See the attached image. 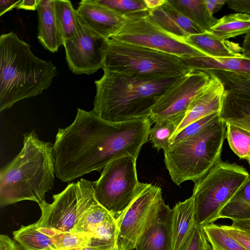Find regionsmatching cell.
Segmentation results:
<instances>
[{"label": "cell", "mask_w": 250, "mask_h": 250, "mask_svg": "<svg viewBox=\"0 0 250 250\" xmlns=\"http://www.w3.org/2000/svg\"><path fill=\"white\" fill-rule=\"evenodd\" d=\"M138 139L129 122H112L93 111L77 108L73 122L59 128L53 144L55 172L69 182L94 171H100L117 159L133 156Z\"/></svg>", "instance_id": "1"}, {"label": "cell", "mask_w": 250, "mask_h": 250, "mask_svg": "<svg viewBox=\"0 0 250 250\" xmlns=\"http://www.w3.org/2000/svg\"><path fill=\"white\" fill-rule=\"evenodd\" d=\"M182 76H139L104 70L103 76L95 81L93 110L112 122L149 118L153 106Z\"/></svg>", "instance_id": "2"}, {"label": "cell", "mask_w": 250, "mask_h": 250, "mask_svg": "<svg viewBox=\"0 0 250 250\" xmlns=\"http://www.w3.org/2000/svg\"><path fill=\"white\" fill-rule=\"evenodd\" d=\"M55 174L53 144L40 140L34 130L25 133L21 151L0 170V207L24 200L42 204Z\"/></svg>", "instance_id": "3"}, {"label": "cell", "mask_w": 250, "mask_h": 250, "mask_svg": "<svg viewBox=\"0 0 250 250\" xmlns=\"http://www.w3.org/2000/svg\"><path fill=\"white\" fill-rule=\"evenodd\" d=\"M50 61L37 57L13 32L0 37V112L16 102L42 94L57 75Z\"/></svg>", "instance_id": "4"}, {"label": "cell", "mask_w": 250, "mask_h": 250, "mask_svg": "<svg viewBox=\"0 0 250 250\" xmlns=\"http://www.w3.org/2000/svg\"><path fill=\"white\" fill-rule=\"evenodd\" d=\"M226 130V123L220 118L164 150V162L174 183L179 186L188 180L195 183L221 160Z\"/></svg>", "instance_id": "5"}, {"label": "cell", "mask_w": 250, "mask_h": 250, "mask_svg": "<svg viewBox=\"0 0 250 250\" xmlns=\"http://www.w3.org/2000/svg\"><path fill=\"white\" fill-rule=\"evenodd\" d=\"M242 166L220 160L193 189L195 222L199 228L212 223L250 176Z\"/></svg>", "instance_id": "6"}, {"label": "cell", "mask_w": 250, "mask_h": 250, "mask_svg": "<svg viewBox=\"0 0 250 250\" xmlns=\"http://www.w3.org/2000/svg\"><path fill=\"white\" fill-rule=\"evenodd\" d=\"M102 69L127 75L163 77L182 76L189 71L179 57L112 39L106 42Z\"/></svg>", "instance_id": "7"}, {"label": "cell", "mask_w": 250, "mask_h": 250, "mask_svg": "<svg viewBox=\"0 0 250 250\" xmlns=\"http://www.w3.org/2000/svg\"><path fill=\"white\" fill-rule=\"evenodd\" d=\"M93 182L97 200L117 221L135 199L140 188L136 159L127 156L112 161Z\"/></svg>", "instance_id": "8"}, {"label": "cell", "mask_w": 250, "mask_h": 250, "mask_svg": "<svg viewBox=\"0 0 250 250\" xmlns=\"http://www.w3.org/2000/svg\"><path fill=\"white\" fill-rule=\"evenodd\" d=\"M94 182L81 179L69 184L61 192L53 195V202L39 205L41 216L35 222L38 227L71 231L85 211L98 202Z\"/></svg>", "instance_id": "9"}, {"label": "cell", "mask_w": 250, "mask_h": 250, "mask_svg": "<svg viewBox=\"0 0 250 250\" xmlns=\"http://www.w3.org/2000/svg\"><path fill=\"white\" fill-rule=\"evenodd\" d=\"M125 16L124 25L110 39L180 58L206 56L184 41L162 30L152 20L148 10Z\"/></svg>", "instance_id": "10"}, {"label": "cell", "mask_w": 250, "mask_h": 250, "mask_svg": "<svg viewBox=\"0 0 250 250\" xmlns=\"http://www.w3.org/2000/svg\"><path fill=\"white\" fill-rule=\"evenodd\" d=\"M162 198L161 188L141 183L139 192L117 220V245L119 250H133L137 241L151 218Z\"/></svg>", "instance_id": "11"}, {"label": "cell", "mask_w": 250, "mask_h": 250, "mask_svg": "<svg viewBox=\"0 0 250 250\" xmlns=\"http://www.w3.org/2000/svg\"><path fill=\"white\" fill-rule=\"evenodd\" d=\"M210 74L192 70L180 77L151 110L149 119L156 123L184 117L192 100L207 86Z\"/></svg>", "instance_id": "12"}, {"label": "cell", "mask_w": 250, "mask_h": 250, "mask_svg": "<svg viewBox=\"0 0 250 250\" xmlns=\"http://www.w3.org/2000/svg\"><path fill=\"white\" fill-rule=\"evenodd\" d=\"M77 31L63 45L68 67L75 74L91 75L103 67L107 40L97 34L78 19Z\"/></svg>", "instance_id": "13"}, {"label": "cell", "mask_w": 250, "mask_h": 250, "mask_svg": "<svg viewBox=\"0 0 250 250\" xmlns=\"http://www.w3.org/2000/svg\"><path fill=\"white\" fill-rule=\"evenodd\" d=\"M211 72L224 87L220 118L250 131V79L246 75L227 71Z\"/></svg>", "instance_id": "14"}, {"label": "cell", "mask_w": 250, "mask_h": 250, "mask_svg": "<svg viewBox=\"0 0 250 250\" xmlns=\"http://www.w3.org/2000/svg\"><path fill=\"white\" fill-rule=\"evenodd\" d=\"M172 209L161 198L137 241L136 250H172Z\"/></svg>", "instance_id": "15"}, {"label": "cell", "mask_w": 250, "mask_h": 250, "mask_svg": "<svg viewBox=\"0 0 250 250\" xmlns=\"http://www.w3.org/2000/svg\"><path fill=\"white\" fill-rule=\"evenodd\" d=\"M79 20L105 39H109L123 26L125 16L120 15L92 0H83L76 9Z\"/></svg>", "instance_id": "16"}, {"label": "cell", "mask_w": 250, "mask_h": 250, "mask_svg": "<svg viewBox=\"0 0 250 250\" xmlns=\"http://www.w3.org/2000/svg\"><path fill=\"white\" fill-rule=\"evenodd\" d=\"M207 72L211 77L208 84L191 102L173 135L190 124L210 114L220 112L224 94L223 84L216 76L210 72Z\"/></svg>", "instance_id": "17"}, {"label": "cell", "mask_w": 250, "mask_h": 250, "mask_svg": "<svg viewBox=\"0 0 250 250\" xmlns=\"http://www.w3.org/2000/svg\"><path fill=\"white\" fill-rule=\"evenodd\" d=\"M37 11L39 41L49 51L56 52L64 41L57 25L54 0H39Z\"/></svg>", "instance_id": "18"}, {"label": "cell", "mask_w": 250, "mask_h": 250, "mask_svg": "<svg viewBox=\"0 0 250 250\" xmlns=\"http://www.w3.org/2000/svg\"><path fill=\"white\" fill-rule=\"evenodd\" d=\"M181 59L189 71L223 70L250 76V58L244 55L238 58H224L200 56Z\"/></svg>", "instance_id": "19"}, {"label": "cell", "mask_w": 250, "mask_h": 250, "mask_svg": "<svg viewBox=\"0 0 250 250\" xmlns=\"http://www.w3.org/2000/svg\"><path fill=\"white\" fill-rule=\"evenodd\" d=\"M184 41L205 55L213 58H238L243 56L239 44L221 41L209 32L188 36Z\"/></svg>", "instance_id": "20"}, {"label": "cell", "mask_w": 250, "mask_h": 250, "mask_svg": "<svg viewBox=\"0 0 250 250\" xmlns=\"http://www.w3.org/2000/svg\"><path fill=\"white\" fill-rule=\"evenodd\" d=\"M172 211V250H178L195 224L192 196L177 203Z\"/></svg>", "instance_id": "21"}, {"label": "cell", "mask_w": 250, "mask_h": 250, "mask_svg": "<svg viewBox=\"0 0 250 250\" xmlns=\"http://www.w3.org/2000/svg\"><path fill=\"white\" fill-rule=\"evenodd\" d=\"M183 15L206 32H210L218 19L208 12L205 0H168Z\"/></svg>", "instance_id": "22"}, {"label": "cell", "mask_w": 250, "mask_h": 250, "mask_svg": "<svg viewBox=\"0 0 250 250\" xmlns=\"http://www.w3.org/2000/svg\"><path fill=\"white\" fill-rule=\"evenodd\" d=\"M221 41L250 32V15L236 13L218 19L210 32Z\"/></svg>", "instance_id": "23"}, {"label": "cell", "mask_w": 250, "mask_h": 250, "mask_svg": "<svg viewBox=\"0 0 250 250\" xmlns=\"http://www.w3.org/2000/svg\"><path fill=\"white\" fill-rule=\"evenodd\" d=\"M13 235L23 250H57L53 239L42 232L35 223L22 225L13 232Z\"/></svg>", "instance_id": "24"}, {"label": "cell", "mask_w": 250, "mask_h": 250, "mask_svg": "<svg viewBox=\"0 0 250 250\" xmlns=\"http://www.w3.org/2000/svg\"><path fill=\"white\" fill-rule=\"evenodd\" d=\"M232 221L250 219V175L232 198L220 211L217 220Z\"/></svg>", "instance_id": "25"}, {"label": "cell", "mask_w": 250, "mask_h": 250, "mask_svg": "<svg viewBox=\"0 0 250 250\" xmlns=\"http://www.w3.org/2000/svg\"><path fill=\"white\" fill-rule=\"evenodd\" d=\"M54 8L57 25L64 41L72 38L79 24L76 10L67 0H54Z\"/></svg>", "instance_id": "26"}, {"label": "cell", "mask_w": 250, "mask_h": 250, "mask_svg": "<svg viewBox=\"0 0 250 250\" xmlns=\"http://www.w3.org/2000/svg\"><path fill=\"white\" fill-rule=\"evenodd\" d=\"M38 228L53 239L57 250H69L84 247L90 243L92 237L86 234L62 231L52 228Z\"/></svg>", "instance_id": "27"}, {"label": "cell", "mask_w": 250, "mask_h": 250, "mask_svg": "<svg viewBox=\"0 0 250 250\" xmlns=\"http://www.w3.org/2000/svg\"><path fill=\"white\" fill-rule=\"evenodd\" d=\"M112 216L97 202L85 211L71 232L92 236L100 224Z\"/></svg>", "instance_id": "28"}, {"label": "cell", "mask_w": 250, "mask_h": 250, "mask_svg": "<svg viewBox=\"0 0 250 250\" xmlns=\"http://www.w3.org/2000/svg\"><path fill=\"white\" fill-rule=\"evenodd\" d=\"M203 229L214 250H246L225 230L221 225L212 223Z\"/></svg>", "instance_id": "29"}, {"label": "cell", "mask_w": 250, "mask_h": 250, "mask_svg": "<svg viewBox=\"0 0 250 250\" xmlns=\"http://www.w3.org/2000/svg\"><path fill=\"white\" fill-rule=\"evenodd\" d=\"M185 117V116H184ZM184 117L173 121H165L155 123L149 131V140L153 146L157 150H166L170 145V139L175 133Z\"/></svg>", "instance_id": "30"}, {"label": "cell", "mask_w": 250, "mask_h": 250, "mask_svg": "<svg viewBox=\"0 0 250 250\" xmlns=\"http://www.w3.org/2000/svg\"><path fill=\"white\" fill-rule=\"evenodd\" d=\"M226 124V138L230 148L240 158L247 160L250 157V131Z\"/></svg>", "instance_id": "31"}, {"label": "cell", "mask_w": 250, "mask_h": 250, "mask_svg": "<svg viewBox=\"0 0 250 250\" xmlns=\"http://www.w3.org/2000/svg\"><path fill=\"white\" fill-rule=\"evenodd\" d=\"M148 13L152 20L159 27L171 36L183 41L188 36L177 25L162 6L148 10Z\"/></svg>", "instance_id": "32"}, {"label": "cell", "mask_w": 250, "mask_h": 250, "mask_svg": "<svg viewBox=\"0 0 250 250\" xmlns=\"http://www.w3.org/2000/svg\"><path fill=\"white\" fill-rule=\"evenodd\" d=\"M94 3L105 7L120 15H126L147 11L144 0H92Z\"/></svg>", "instance_id": "33"}, {"label": "cell", "mask_w": 250, "mask_h": 250, "mask_svg": "<svg viewBox=\"0 0 250 250\" xmlns=\"http://www.w3.org/2000/svg\"><path fill=\"white\" fill-rule=\"evenodd\" d=\"M220 118L219 113H215L190 124L170 138L169 146L199 133Z\"/></svg>", "instance_id": "34"}, {"label": "cell", "mask_w": 250, "mask_h": 250, "mask_svg": "<svg viewBox=\"0 0 250 250\" xmlns=\"http://www.w3.org/2000/svg\"><path fill=\"white\" fill-rule=\"evenodd\" d=\"M162 7L175 21L177 25L188 36L199 34L206 31L177 11L167 0Z\"/></svg>", "instance_id": "35"}, {"label": "cell", "mask_w": 250, "mask_h": 250, "mask_svg": "<svg viewBox=\"0 0 250 250\" xmlns=\"http://www.w3.org/2000/svg\"><path fill=\"white\" fill-rule=\"evenodd\" d=\"M207 241L203 228L195 224L178 250H202Z\"/></svg>", "instance_id": "36"}, {"label": "cell", "mask_w": 250, "mask_h": 250, "mask_svg": "<svg viewBox=\"0 0 250 250\" xmlns=\"http://www.w3.org/2000/svg\"><path fill=\"white\" fill-rule=\"evenodd\" d=\"M225 230L246 250H250V235L231 225H222Z\"/></svg>", "instance_id": "37"}, {"label": "cell", "mask_w": 250, "mask_h": 250, "mask_svg": "<svg viewBox=\"0 0 250 250\" xmlns=\"http://www.w3.org/2000/svg\"><path fill=\"white\" fill-rule=\"evenodd\" d=\"M226 3L237 13L250 15V0H226Z\"/></svg>", "instance_id": "38"}, {"label": "cell", "mask_w": 250, "mask_h": 250, "mask_svg": "<svg viewBox=\"0 0 250 250\" xmlns=\"http://www.w3.org/2000/svg\"><path fill=\"white\" fill-rule=\"evenodd\" d=\"M0 250H23L14 240L5 234L0 235Z\"/></svg>", "instance_id": "39"}, {"label": "cell", "mask_w": 250, "mask_h": 250, "mask_svg": "<svg viewBox=\"0 0 250 250\" xmlns=\"http://www.w3.org/2000/svg\"><path fill=\"white\" fill-rule=\"evenodd\" d=\"M209 13L213 14L219 11L226 3V0H205Z\"/></svg>", "instance_id": "40"}, {"label": "cell", "mask_w": 250, "mask_h": 250, "mask_svg": "<svg viewBox=\"0 0 250 250\" xmlns=\"http://www.w3.org/2000/svg\"><path fill=\"white\" fill-rule=\"evenodd\" d=\"M21 1V0H0V16L14 8H17Z\"/></svg>", "instance_id": "41"}, {"label": "cell", "mask_w": 250, "mask_h": 250, "mask_svg": "<svg viewBox=\"0 0 250 250\" xmlns=\"http://www.w3.org/2000/svg\"><path fill=\"white\" fill-rule=\"evenodd\" d=\"M231 226L250 235V219L232 221Z\"/></svg>", "instance_id": "42"}, {"label": "cell", "mask_w": 250, "mask_h": 250, "mask_svg": "<svg viewBox=\"0 0 250 250\" xmlns=\"http://www.w3.org/2000/svg\"><path fill=\"white\" fill-rule=\"evenodd\" d=\"M39 0H21L17 8L28 10H37Z\"/></svg>", "instance_id": "43"}, {"label": "cell", "mask_w": 250, "mask_h": 250, "mask_svg": "<svg viewBox=\"0 0 250 250\" xmlns=\"http://www.w3.org/2000/svg\"><path fill=\"white\" fill-rule=\"evenodd\" d=\"M242 48L243 55L250 58V32L245 36Z\"/></svg>", "instance_id": "44"}, {"label": "cell", "mask_w": 250, "mask_h": 250, "mask_svg": "<svg viewBox=\"0 0 250 250\" xmlns=\"http://www.w3.org/2000/svg\"><path fill=\"white\" fill-rule=\"evenodd\" d=\"M148 10H152L163 6L167 0H144Z\"/></svg>", "instance_id": "45"}, {"label": "cell", "mask_w": 250, "mask_h": 250, "mask_svg": "<svg viewBox=\"0 0 250 250\" xmlns=\"http://www.w3.org/2000/svg\"><path fill=\"white\" fill-rule=\"evenodd\" d=\"M119 250L118 247H116L113 249H109L107 248H105L104 247L97 246L93 244L90 243L83 248H78L76 249L73 250Z\"/></svg>", "instance_id": "46"}, {"label": "cell", "mask_w": 250, "mask_h": 250, "mask_svg": "<svg viewBox=\"0 0 250 250\" xmlns=\"http://www.w3.org/2000/svg\"><path fill=\"white\" fill-rule=\"evenodd\" d=\"M202 250H213V249L210 243L207 241Z\"/></svg>", "instance_id": "47"}, {"label": "cell", "mask_w": 250, "mask_h": 250, "mask_svg": "<svg viewBox=\"0 0 250 250\" xmlns=\"http://www.w3.org/2000/svg\"><path fill=\"white\" fill-rule=\"evenodd\" d=\"M247 160L248 161L249 165L250 167V157Z\"/></svg>", "instance_id": "48"}, {"label": "cell", "mask_w": 250, "mask_h": 250, "mask_svg": "<svg viewBox=\"0 0 250 250\" xmlns=\"http://www.w3.org/2000/svg\"><path fill=\"white\" fill-rule=\"evenodd\" d=\"M250 79V76L246 75Z\"/></svg>", "instance_id": "49"}, {"label": "cell", "mask_w": 250, "mask_h": 250, "mask_svg": "<svg viewBox=\"0 0 250 250\" xmlns=\"http://www.w3.org/2000/svg\"></svg>", "instance_id": "50"}]
</instances>
